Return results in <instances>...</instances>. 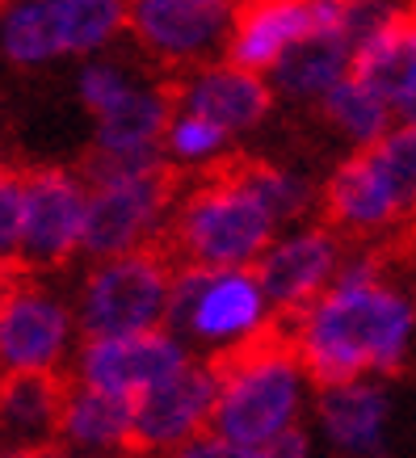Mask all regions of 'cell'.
I'll return each instance as SVG.
<instances>
[{"label":"cell","instance_id":"15","mask_svg":"<svg viewBox=\"0 0 416 458\" xmlns=\"http://www.w3.org/2000/svg\"><path fill=\"white\" fill-rule=\"evenodd\" d=\"M391 417V391L375 375L324 383L316 395V425L336 454H387Z\"/></svg>","mask_w":416,"mask_h":458},{"label":"cell","instance_id":"30","mask_svg":"<svg viewBox=\"0 0 416 458\" xmlns=\"http://www.w3.org/2000/svg\"><path fill=\"white\" fill-rule=\"evenodd\" d=\"M0 177H4V168H0Z\"/></svg>","mask_w":416,"mask_h":458},{"label":"cell","instance_id":"10","mask_svg":"<svg viewBox=\"0 0 416 458\" xmlns=\"http://www.w3.org/2000/svg\"><path fill=\"white\" fill-rule=\"evenodd\" d=\"M240 0H131V34L160 64H207L227 47Z\"/></svg>","mask_w":416,"mask_h":458},{"label":"cell","instance_id":"2","mask_svg":"<svg viewBox=\"0 0 416 458\" xmlns=\"http://www.w3.org/2000/svg\"><path fill=\"white\" fill-rule=\"evenodd\" d=\"M307 400V370L291 341L265 333L219 358V403L210 429L236 458H265L274 437L299 425Z\"/></svg>","mask_w":416,"mask_h":458},{"label":"cell","instance_id":"26","mask_svg":"<svg viewBox=\"0 0 416 458\" xmlns=\"http://www.w3.org/2000/svg\"><path fill=\"white\" fill-rule=\"evenodd\" d=\"M135 84L139 81L131 76V68L118 64V59H89L81 68V76H76V98L84 101L89 114H101L110 110L114 101H123Z\"/></svg>","mask_w":416,"mask_h":458},{"label":"cell","instance_id":"25","mask_svg":"<svg viewBox=\"0 0 416 458\" xmlns=\"http://www.w3.org/2000/svg\"><path fill=\"white\" fill-rule=\"evenodd\" d=\"M240 177L249 181V190L265 202V210L277 219V227L299 223L307 210L316 207V190L311 181L277 165H240Z\"/></svg>","mask_w":416,"mask_h":458},{"label":"cell","instance_id":"16","mask_svg":"<svg viewBox=\"0 0 416 458\" xmlns=\"http://www.w3.org/2000/svg\"><path fill=\"white\" fill-rule=\"evenodd\" d=\"M311 34H319V0H240L227 34V59L269 72Z\"/></svg>","mask_w":416,"mask_h":458},{"label":"cell","instance_id":"21","mask_svg":"<svg viewBox=\"0 0 416 458\" xmlns=\"http://www.w3.org/2000/svg\"><path fill=\"white\" fill-rule=\"evenodd\" d=\"M353 59H358V51L341 34H311L299 47H291L265 76H269L277 98L319 101L341 76L353 72Z\"/></svg>","mask_w":416,"mask_h":458},{"label":"cell","instance_id":"5","mask_svg":"<svg viewBox=\"0 0 416 458\" xmlns=\"http://www.w3.org/2000/svg\"><path fill=\"white\" fill-rule=\"evenodd\" d=\"M131 0H9L0 9V55L42 68L68 55H98L131 21Z\"/></svg>","mask_w":416,"mask_h":458},{"label":"cell","instance_id":"18","mask_svg":"<svg viewBox=\"0 0 416 458\" xmlns=\"http://www.w3.org/2000/svg\"><path fill=\"white\" fill-rule=\"evenodd\" d=\"M64 391L51 370H21L0 383V454L42 450L59 437Z\"/></svg>","mask_w":416,"mask_h":458},{"label":"cell","instance_id":"13","mask_svg":"<svg viewBox=\"0 0 416 458\" xmlns=\"http://www.w3.org/2000/svg\"><path fill=\"white\" fill-rule=\"evenodd\" d=\"M324 210H328L333 227L349 236H378L403 215H412L416 202L391 177V168L378 160L375 148H358L324 181Z\"/></svg>","mask_w":416,"mask_h":458},{"label":"cell","instance_id":"11","mask_svg":"<svg viewBox=\"0 0 416 458\" xmlns=\"http://www.w3.org/2000/svg\"><path fill=\"white\" fill-rule=\"evenodd\" d=\"M190 341L173 328H143V333H118V336H89V345L76 358V375L89 387L118 391V395H143L160 378L177 375L190 366Z\"/></svg>","mask_w":416,"mask_h":458},{"label":"cell","instance_id":"14","mask_svg":"<svg viewBox=\"0 0 416 458\" xmlns=\"http://www.w3.org/2000/svg\"><path fill=\"white\" fill-rule=\"evenodd\" d=\"M72 341V311L47 291H9L0 303V370H55Z\"/></svg>","mask_w":416,"mask_h":458},{"label":"cell","instance_id":"28","mask_svg":"<svg viewBox=\"0 0 416 458\" xmlns=\"http://www.w3.org/2000/svg\"><path fill=\"white\" fill-rule=\"evenodd\" d=\"M303 454H311V437H307L303 425H291L282 437H274L265 458H303Z\"/></svg>","mask_w":416,"mask_h":458},{"label":"cell","instance_id":"1","mask_svg":"<svg viewBox=\"0 0 416 458\" xmlns=\"http://www.w3.org/2000/svg\"><path fill=\"white\" fill-rule=\"evenodd\" d=\"M291 345L316 387L395 375L416 349V303L378 252H345L333 286L294 316Z\"/></svg>","mask_w":416,"mask_h":458},{"label":"cell","instance_id":"17","mask_svg":"<svg viewBox=\"0 0 416 458\" xmlns=\"http://www.w3.org/2000/svg\"><path fill=\"white\" fill-rule=\"evenodd\" d=\"M177 106L198 110L227 126L232 135L257 131L274 110V84L265 72H252L244 64H202L190 81L177 89Z\"/></svg>","mask_w":416,"mask_h":458},{"label":"cell","instance_id":"4","mask_svg":"<svg viewBox=\"0 0 416 458\" xmlns=\"http://www.w3.org/2000/svg\"><path fill=\"white\" fill-rule=\"evenodd\" d=\"M277 236V219L240 177V165L202 177L173 207V244L194 265H257Z\"/></svg>","mask_w":416,"mask_h":458},{"label":"cell","instance_id":"6","mask_svg":"<svg viewBox=\"0 0 416 458\" xmlns=\"http://www.w3.org/2000/svg\"><path fill=\"white\" fill-rule=\"evenodd\" d=\"M168 299H173L168 261L152 249H131L101 257L98 269L84 278L76 316L84 336L143 333L168 324Z\"/></svg>","mask_w":416,"mask_h":458},{"label":"cell","instance_id":"8","mask_svg":"<svg viewBox=\"0 0 416 458\" xmlns=\"http://www.w3.org/2000/svg\"><path fill=\"white\" fill-rule=\"evenodd\" d=\"M89 190L64 168H38L21 181V249L17 261L30 269L64 265L84 244Z\"/></svg>","mask_w":416,"mask_h":458},{"label":"cell","instance_id":"27","mask_svg":"<svg viewBox=\"0 0 416 458\" xmlns=\"http://www.w3.org/2000/svg\"><path fill=\"white\" fill-rule=\"evenodd\" d=\"M21 249V181L0 177V261H13Z\"/></svg>","mask_w":416,"mask_h":458},{"label":"cell","instance_id":"23","mask_svg":"<svg viewBox=\"0 0 416 458\" xmlns=\"http://www.w3.org/2000/svg\"><path fill=\"white\" fill-rule=\"evenodd\" d=\"M319 106H324V118L333 123L336 135L349 140L353 148H370V143H378L391 126H395V110L378 98L370 84L361 81L358 72L341 76V81L319 98Z\"/></svg>","mask_w":416,"mask_h":458},{"label":"cell","instance_id":"20","mask_svg":"<svg viewBox=\"0 0 416 458\" xmlns=\"http://www.w3.org/2000/svg\"><path fill=\"white\" fill-rule=\"evenodd\" d=\"M353 72L387 101L395 118L416 101V13H400L353 59Z\"/></svg>","mask_w":416,"mask_h":458},{"label":"cell","instance_id":"22","mask_svg":"<svg viewBox=\"0 0 416 458\" xmlns=\"http://www.w3.org/2000/svg\"><path fill=\"white\" fill-rule=\"evenodd\" d=\"M173 98L156 84H135L123 101L98 114V135L93 148L101 152H143V148H165V131L173 118Z\"/></svg>","mask_w":416,"mask_h":458},{"label":"cell","instance_id":"3","mask_svg":"<svg viewBox=\"0 0 416 458\" xmlns=\"http://www.w3.org/2000/svg\"><path fill=\"white\" fill-rule=\"evenodd\" d=\"M274 303L257 265H185L173 274L168 328L215 358L269 333Z\"/></svg>","mask_w":416,"mask_h":458},{"label":"cell","instance_id":"29","mask_svg":"<svg viewBox=\"0 0 416 458\" xmlns=\"http://www.w3.org/2000/svg\"><path fill=\"white\" fill-rule=\"evenodd\" d=\"M4 294H9V282H4V269H0V303H4Z\"/></svg>","mask_w":416,"mask_h":458},{"label":"cell","instance_id":"7","mask_svg":"<svg viewBox=\"0 0 416 458\" xmlns=\"http://www.w3.org/2000/svg\"><path fill=\"white\" fill-rule=\"evenodd\" d=\"M177 207V181L173 168L156 165L118 181H101L89 190V215H84V244L89 257H114V252L143 249L165 227Z\"/></svg>","mask_w":416,"mask_h":458},{"label":"cell","instance_id":"19","mask_svg":"<svg viewBox=\"0 0 416 458\" xmlns=\"http://www.w3.org/2000/svg\"><path fill=\"white\" fill-rule=\"evenodd\" d=\"M135 437V395H118V391L81 387L64 395V417H59V442L72 450H123Z\"/></svg>","mask_w":416,"mask_h":458},{"label":"cell","instance_id":"24","mask_svg":"<svg viewBox=\"0 0 416 458\" xmlns=\"http://www.w3.org/2000/svg\"><path fill=\"white\" fill-rule=\"evenodd\" d=\"M232 140L236 135L227 126H219L215 118L177 106L165 131V156H168V165H181V168H210L227 156Z\"/></svg>","mask_w":416,"mask_h":458},{"label":"cell","instance_id":"12","mask_svg":"<svg viewBox=\"0 0 416 458\" xmlns=\"http://www.w3.org/2000/svg\"><path fill=\"white\" fill-rule=\"evenodd\" d=\"M345 244L333 227H294L286 236H274V244L257 257V274L269 294L274 311L299 316L307 303H316L341 274Z\"/></svg>","mask_w":416,"mask_h":458},{"label":"cell","instance_id":"9","mask_svg":"<svg viewBox=\"0 0 416 458\" xmlns=\"http://www.w3.org/2000/svg\"><path fill=\"white\" fill-rule=\"evenodd\" d=\"M219 403V358L190 361L177 375L160 378L156 387L135 395V450H173L210 429Z\"/></svg>","mask_w":416,"mask_h":458}]
</instances>
